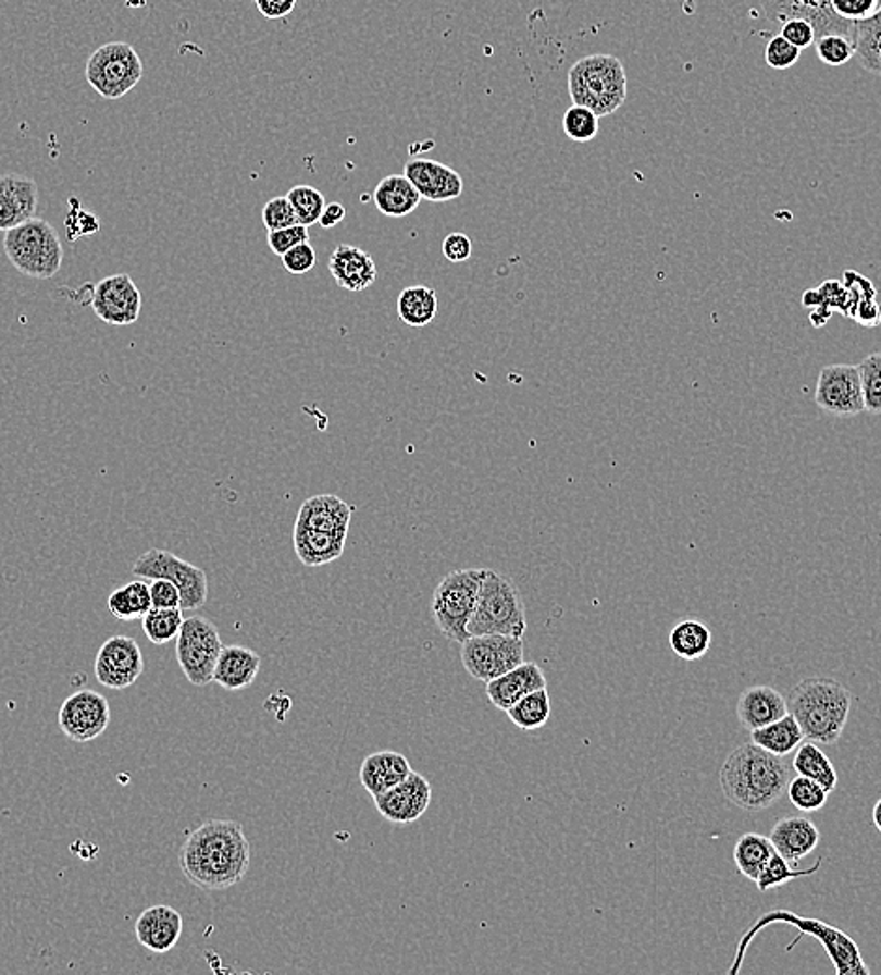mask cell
Segmentation results:
<instances>
[{
  "instance_id": "obj_7",
  "label": "cell",
  "mask_w": 881,
  "mask_h": 975,
  "mask_svg": "<svg viewBox=\"0 0 881 975\" xmlns=\"http://www.w3.org/2000/svg\"><path fill=\"white\" fill-rule=\"evenodd\" d=\"M4 251L15 271L28 279L49 280L61 271V237L44 218H30L4 233Z\"/></svg>"
},
{
  "instance_id": "obj_53",
  "label": "cell",
  "mask_w": 881,
  "mask_h": 975,
  "mask_svg": "<svg viewBox=\"0 0 881 975\" xmlns=\"http://www.w3.org/2000/svg\"><path fill=\"white\" fill-rule=\"evenodd\" d=\"M440 251L450 263H463L471 259L473 240L466 233H450L440 244Z\"/></svg>"
},
{
  "instance_id": "obj_1",
  "label": "cell",
  "mask_w": 881,
  "mask_h": 975,
  "mask_svg": "<svg viewBox=\"0 0 881 975\" xmlns=\"http://www.w3.org/2000/svg\"><path fill=\"white\" fill-rule=\"evenodd\" d=\"M250 860V840L233 819L204 822L186 837L178 852L186 880L203 891L237 886L248 873Z\"/></svg>"
},
{
  "instance_id": "obj_25",
  "label": "cell",
  "mask_w": 881,
  "mask_h": 975,
  "mask_svg": "<svg viewBox=\"0 0 881 975\" xmlns=\"http://www.w3.org/2000/svg\"><path fill=\"white\" fill-rule=\"evenodd\" d=\"M352 507L333 494L313 495L299 508L297 526L318 529L333 535L347 536L351 523Z\"/></svg>"
},
{
  "instance_id": "obj_33",
  "label": "cell",
  "mask_w": 881,
  "mask_h": 975,
  "mask_svg": "<svg viewBox=\"0 0 881 975\" xmlns=\"http://www.w3.org/2000/svg\"><path fill=\"white\" fill-rule=\"evenodd\" d=\"M792 769L797 775L816 780L829 793L834 792L839 786V775H836L833 762L828 758L826 752L820 751V746L816 745L814 741H803L795 749Z\"/></svg>"
},
{
  "instance_id": "obj_39",
  "label": "cell",
  "mask_w": 881,
  "mask_h": 975,
  "mask_svg": "<svg viewBox=\"0 0 881 975\" xmlns=\"http://www.w3.org/2000/svg\"><path fill=\"white\" fill-rule=\"evenodd\" d=\"M183 624V608H150L141 617L142 632L154 645H165L176 640Z\"/></svg>"
},
{
  "instance_id": "obj_44",
  "label": "cell",
  "mask_w": 881,
  "mask_h": 975,
  "mask_svg": "<svg viewBox=\"0 0 881 975\" xmlns=\"http://www.w3.org/2000/svg\"><path fill=\"white\" fill-rule=\"evenodd\" d=\"M600 116L595 115L591 109L572 103L563 116V129L570 141L590 143L598 136Z\"/></svg>"
},
{
  "instance_id": "obj_36",
  "label": "cell",
  "mask_w": 881,
  "mask_h": 975,
  "mask_svg": "<svg viewBox=\"0 0 881 975\" xmlns=\"http://www.w3.org/2000/svg\"><path fill=\"white\" fill-rule=\"evenodd\" d=\"M773 853V842L769 840V837L759 834H745L741 835L737 844L733 848V861H735L741 876L756 881Z\"/></svg>"
},
{
  "instance_id": "obj_51",
  "label": "cell",
  "mask_w": 881,
  "mask_h": 975,
  "mask_svg": "<svg viewBox=\"0 0 881 975\" xmlns=\"http://www.w3.org/2000/svg\"><path fill=\"white\" fill-rule=\"evenodd\" d=\"M780 36H784L790 44H793L795 48H799L801 51L810 48V46H814V41H816L814 27L805 20H790L786 23H782Z\"/></svg>"
},
{
  "instance_id": "obj_20",
  "label": "cell",
  "mask_w": 881,
  "mask_h": 975,
  "mask_svg": "<svg viewBox=\"0 0 881 975\" xmlns=\"http://www.w3.org/2000/svg\"><path fill=\"white\" fill-rule=\"evenodd\" d=\"M38 201V184L30 176L17 173L0 175V231L7 233L35 218Z\"/></svg>"
},
{
  "instance_id": "obj_14",
  "label": "cell",
  "mask_w": 881,
  "mask_h": 975,
  "mask_svg": "<svg viewBox=\"0 0 881 975\" xmlns=\"http://www.w3.org/2000/svg\"><path fill=\"white\" fill-rule=\"evenodd\" d=\"M111 723V707L100 692L77 691L62 702L59 728L74 743H88L100 738Z\"/></svg>"
},
{
  "instance_id": "obj_46",
  "label": "cell",
  "mask_w": 881,
  "mask_h": 975,
  "mask_svg": "<svg viewBox=\"0 0 881 975\" xmlns=\"http://www.w3.org/2000/svg\"><path fill=\"white\" fill-rule=\"evenodd\" d=\"M261 218H263V225L266 227V231L285 230V227L299 224L297 214H295L289 199L285 196L272 197L271 201L264 205Z\"/></svg>"
},
{
  "instance_id": "obj_35",
  "label": "cell",
  "mask_w": 881,
  "mask_h": 975,
  "mask_svg": "<svg viewBox=\"0 0 881 975\" xmlns=\"http://www.w3.org/2000/svg\"><path fill=\"white\" fill-rule=\"evenodd\" d=\"M712 634L698 619H685L670 630V647L683 661H699L711 647Z\"/></svg>"
},
{
  "instance_id": "obj_11",
  "label": "cell",
  "mask_w": 881,
  "mask_h": 975,
  "mask_svg": "<svg viewBox=\"0 0 881 975\" xmlns=\"http://www.w3.org/2000/svg\"><path fill=\"white\" fill-rule=\"evenodd\" d=\"M222 650L224 644L216 625L201 616L184 619L176 637V663L191 684L207 687L212 683Z\"/></svg>"
},
{
  "instance_id": "obj_10",
  "label": "cell",
  "mask_w": 881,
  "mask_h": 975,
  "mask_svg": "<svg viewBox=\"0 0 881 975\" xmlns=\"http://www.w3.org/2000/svg\"><path fill=\"white\" fill-rule=\"evenodd\" d=\"M132 575L141 580H170L181 591V608H203L209 598V578L203 569L184 561L167 550L150 548L132 565Z\"/></svg>"
},
{
  "instance_id": "obj_30",
  "label": "cell",
  "mask_w": 881,
  "mask_h": 975,
  "mask_svg": "<svg viewBox=\"0 0 881 975\" xmlns=\"http://www.w3.org/2000/svg\"><path fill=\"white\" fill-rule=\"evenodd\" d=\"M422 197L404 173L388 175L373 190V203L381 214L390 218L409 217L421 205Z\"/></svg>"
},
{
  "instance_id": "obj_3",
  "label": "cell",
  "mask_w": 881,
  "mask_h": 975,
  "mask_svg": "<svg viewBox=\"0 0 881 975\" xmlns=\"http://www.w3.org/2000/svg\"><path fill=\"white\" fill-rule=\"evenodd\" d=\"M849 709L852 694L836 679H803L787 700V712L799 723L805 738L821 745H834L842 738Z\"/></svg>"
},
{
  "instance_id": "obj_29",
  "label": "cell",
  "mask_w": 881,
  "mask_h": 975,
  "mask_svg": "<svg viewBox=\"0 0 881 975\" xmlns=\"http://www.w3.org/2000/svg\"><path fill=\"white\" fill-rule=\"evenodd\" d=\"M347 536L333 535L318 529L305 528L295 523L293 546L299 561L306 567H323L336 561L346 550Z\"/></svg>"
},
{
  "instance_id": "obj_55",
  "label": "cell",
  "mask_w": 881,
  "mask_h": 975,
  "mask_svg": "<svg viewBox=\"0 0 881 975\" xmlns=\"http://www.w3.org/2000/svg\"><path fill=\"white\" fill-rule=\"evenodd\" d=\"M264 20H284L291 14L297 0H253Z\"/></svg>"
},
{
  "instance_id": "obj_15",
  "label": "cell",
  "mask_w": 881,
  "mask_h": 975,
  "mask_svg": "<svg viewBox=\"0 0 881 975\" xmlns=\"http://www.w3.org/2000/svg\"><path fill=\"white\" fill-rule=\"evenodd\" d=\"M142 670L145 658L134 638L111 637L96 655V681L111 691L128 689L141 678Z\"/></svg>"
},
{
  "instance_id": "obj_17",
  "label": "cell",
  "mask_w": 881,
  "mask_h": 975,
  "mask_svg": "<svg viewBox=\"0 0 881 975\" xmlns=\"http://www.w3.org/2000/svg\"><path fill=\"white\" fill-rule=\"evenodd\" d=\"M759 7L771 23L805 20L812 25L816 38L842 35L854 40L855 23L834 14L831 0H759Z\"/></svg>"
},
{
  "instance_id": "obj_6",
  "label": "cell",
  "mask_w": 881,
  "mask_h": 975,
  "mask_svg": "<svg viewBox=\"0 0 881 975\" xmlns=\"http://www.w3.org/2000/svg\"><path fill=\"white\" fill-rule=\"evenodd\" d=\"M468 630L469 637L507 634L523 638L528 630L525 603L510 578L488 569Z\"/></svg>"
},
{
  "instance_id": "obj_43",
  "label": "cell",
  "mask_w": 881,
  "mask_h": 975,
  "mask_svg": "<svg viewBox=\"0 0 881 975\" xmlns=\"http://www.w3.org/2000/svg\"><path fill=\"white\" fill-rule=\"evenodd\" d=\"M865 411L881 415V351L868 355L859 365Z\"/></svg>"
},
{
  "instance_id": "obj_22",
  "label": "cell",
  "mask_w": 881,
  "mask_h": 975,
  "mask_svg": "<svg viewBox=\"0 0 881 975\" xmlns=\"http://www.w3.org/2000/svg\"><path fill=\"white\" fill-rule=\"evenodd\" d=\"M538 689H548V681L543 668L535 663H525L516 666L512 670L502 674L499 678L486 683V696L497 709L507 712L516 702Z\"/></svg>"
},
{
  "instance_id": "obj_34",
  "label": "cell",
  "mask_w": 881,
  "mask_h": 975,
  "mask_svg": "<svg viewBox=\"0 0 881 975\" xmlns=\"http://www.w3.org/2000/svg\"><path fill=\"white\" fill-rule=\"evenodd\" d=\"M150 608L152 603H150L149 582L141 578L113 591L108 598V609L119 621L141 619Z\"/></svg>"
},
{
  "instance_id": "obj_27",
  "label": "cell",
  "mask_w": 881,
  "mask_h": 975,
  "mask_svg": "<svg viewBox=\"0 0 881 975\" xmlns=\"http://www.w3.org/2000/svg\"><path fill=\"white\" fill-rule=\"evenodd\" d=\"M411 764L409 760L394 751L373 752L364 758L360 766V785L372 798L387 792L393 786L400 785L409 777Z\"/></svg>"
},
{
  "instance_id": "obj_40",
  "label": "cell",
  "mask_w": 881,
  "mask_h": 975,
  "mask_svg": "<svg viewBox=\"0 0 881 975\" xmlns=\"http://www.w3.org/2000/svg\"><path fill=\"white\" fill-rule=\"evenodd\" d=\"M821 863H823V860L820 857V860L816 861L812 867L807 868V871H793L792 863H787V861L774 850L771 860L767 861L766 867L759 873L756 886H758L761 893H766L769 889L780 888V886H784V884L795 880V878L812 876V874L820 871Z\"/></svg>"
},
{
  "instance_id": "obj_23",
  "label": "cell",
  "mask_w": 881,
  "mask_h": 975,
  "mask_svg": "<svg viewBox=\"0 0 881 975\" xmlns=\"http://www.w3.org/2000/svg\"><path fill=\"white\" fill-rule=\"evenodd\" d=\"M767 837L773 842L774 850L792 865H797L808 857L821 840L818 826L805 816L780 818Z\"/></svg>"
},
{
  "instance_id": "obj_38",
  "label": "cell",
  "mask_w": 881,
  "mask_h": 975,
  "mask_svg": "<svg viewBox=\"0 0 881 975\" xmlns=\"http://www.w3.org/2000/svg\"><path fill=\"white\" fill-rule=\"evenodd\" d=\"M512 725L520 730L533 731L548 725L551 715V702H549L548 689H538L516 702L507 709Z\"/></svg>"
},
{
  "instance_id": "obj_8",
  "label": "cell",
  "mask_w": 881,
  "mask_h": 975,
  "mask_svg": "<svg viewBox=\"0 0 881 975\" xmlns=\"http://www.w3.org/2000/svg\"><path fill=\"white\" fill-rule=\"evenodd\" d=\"M486 572L488 569L452 570L435 588L432 598L435 627L456 644H463L469 638V621L475 614Z\"/></svg>"
},
{
  "instance_id": "obj_56",
  "label": "cell",
  "mask_w": 881,
  "mask_h": 975,
  "mask_svg": "<svg viewBox=\"0 0 881 975\" xmlns=\"http://www.w3.org/2000/svg\"><path fill=\"white\" fill-rule=\"evenodd\" d=\"M347 210L346 207L342 203H328L325 205V210H323V214L319 218V225L323 227V230H333L336 225L342 224L344 220H346Z\"/></svg>"
},
{
  "instance_id": "obj_9",
  "label": "cell",
  "mask_w": 881,
  "mask_h": 975,
  "mask_svg": "<svg viewBox=\"0 0 881 975\" xmlns=\"http://www.w3.org/2000/svg\"><path fill=\"white\" fill-rule=\"evenodd\" d=\"M85 75L102 98L119 100L141 82V57L126 41H109L88 57Z\"/></svg>"
},
{
  "instance_id": "obj_45",
  "label": "cell",
  "mask_w": 881,
  "mask_h": 975,
  "mask_svg": "<svg viewBox=\"0 0 881 975\" xmlns=\"http://www.w3.org/2000/svg\"><path fill=\"white\" fill-rule=\"evenodd\" d=\"M816 54L828 66H844L855 57L854 40L842 35H826L816 38Z\"/></svg>"
},
{
  "instance_id": "obj_12",
  "label": "cell",
  "mask_w": 881,
  "mask_h": 975,
  "mask_svg": "<svg viewBox=\"0 0 881 975\" xmlns=\"http://www.w3.org/2000/svg\"><path fill=\"white\" fill-rule=\"evenodd\" d=\"M461 645V664L471 678L486 684L525 661L522 638L507 634L469 637Z\"/></svg>"
},
{
  "instance_id": "obj_16",
  "label": "cell",
  "mask_w": 881,
  "mask_h": 975,
  "mask_svg": "<svg viewBox=\"0 0 881 975\" xmlns=\"http://www.w3.org/2000/svg\"><path fill=\"white\" fill-rule=\"evenodd\" d=\"M90 306L96 318L113 326L134 325L141 316L142 297L129 274H113L95 285Z\"/></svg>"
},
{
  "instance_id": "obj_48",
  "label": "cell",
  "mask_w": 881,
  "mask_h": 975,
  "mask_svg": "<svg viewBox=\"0 0 881 975\" xmlns=\"http://www.w3.org/2000/svg\"><path fill=\"white\" fill-rule=\"evenodd\" d=\"M831 8L841 20L859 23L880 12L881 0H831Z\"/></svg>"
},
{
  "instance_id": "obj_19",
  "label": "cell",
  "mask_w": 881,
  "mask_h": 975,
  "mask_svg": "<svg viewBox=\"0 0 881 975\" xmlns=\"http://www.w3.org/2000/svg\"><path fill=\"white\" fill-rule=\"evenodd\" d=\"M404 175L411 181L422 199L432 203L452 201L463 192V178L458 171L427 158L409 160L404 168Z\"/></svg>"
},
{
  "instance_id": "obj_26",
  "label": "cell",
  "mask_w": 881,
  "mask_h": 975,
  "mask_svg": "<svg viewBox=\"0 0 881 975\" xmlns=\"http://www.w3.org/2000/svg\"><path fill=\"white\" fill-rule=\"evenodd\" d=\"M787 700L773 687L756 684L741 692L737 702V717L745 730L754 731L761 726L771 725L774 720L787 715Z\"/></svg>"
},
{
  "instance_id": "obj_42",
  "label": "cell",
  "mask_w": 881,
  "mask_h": 975,
  "mask_svg": "<svg viewBox=\"0 0 881 975\" xmlns=\"http://www.w3.org/2000/svg\"><path fill=\"white\" fill-rule=\"evenodd\" d=\"M289 199L299 224L310 227V225L319 224V218L325 210V196L308 184H299L285 194Z\"/></svg>"
},
{
  "instance_id": "obj_28",
  "label": "cell",
  "mask_w": 881,
  "mask_h": 975,
  "mask_svg": "<svg viewBox=\"0 0 881 975\" xmlns=\"http://www.w3.org/2000/svg\"><path fill=\"white\" fill-rule=\"evenodd\" d=\"M261 670V657L245 645H224L214 670V683L225 691H243L250 687Z\"/></svg>"
},
{
  "instance_id": "obj_37",
  "label": "cell",
  "mask_w": 881,
  "mask_h": 975,
  "mask_svg": "<svg viewBox=\"0 0 881 975\" xmlns=\"http://www.w3.org/2000/svg\"><path fill=\"white\" fill-rule=\"evenodd\" d=\"M854 48L859 66L881 77V8L874 17L855 23Z\"/></svg>"
},
{
  "instance_id": "obj_49",
  "label": "cell",
  "mask_w": 881,
  "mask_h": 975,
  "mask_svg": "<svg viewBox=\"0 0 881 975\" xmlns=\"http://www.w3.org/2000/svg\"><path fill=\"white\" fill-rule=\"evenodd\" d=\"M308 240H310V227L302 224H295L285 230L269 231V237H266L269 248L280 258L284 256L285 251L291 250L299 244L308 243Z\"/></svg>"
},
{
  "instance_id": "obj_24",
  "label": "cell",
  "mask_w": 881,
  "mask_h": 975,
  "mask_svg": "<svg viewBox=\"0 0 881 975\" xmlns=\"http://www.w3.org/2000/svg\"><path fill=\"white\" fill-rule=\"evenodd\" d=\"M334 282L351 293L367 292L377 280V264L367 250L351 244H339L328 259Z\"/></svg>"
},
{
  "instance_id": "obj_18",
  "label": "cell",
  "mask_w": 881,
  "mask_h": 975,
  "mask_svg": "<svg viewBox=\"0 0 881 975\" xmlns=\"http://www.w3.org/2000/svg\"><path fill=\"white\" fill-rule=\"evenodd\" d=\"M373 801L383 818L396 826H409L426 814L432 803V786L421 773L411 772L400 785L375 795Z\"/></svg>"
},
{
  "instance_id": "obj_52",
  "label": "cell",
  "mask_w": 881,
  "mask_h": 975,
  "mask_svg": "<svg viewBox=\"0 0 881 975\" xmlns=\"http://www.w3.org/2000/svg\"><path fill=\"white\" fill-rule=\"evenodd\" d=\"M152 608H181V591L170 580H150Z\"/></svg>"
},
{
  "instance_id": "obj_41",
  "label": "cell",
  "mask_w": 881,
  "mask_h": 975,
  "mask_svg": "<svg viewBox=\"0 0 881 975\" xmlns=\"http://www.w3.org/2000/svg\"><path fill=\"white\" fill-rule=\"evenodd\" d=\"M786 795L790 803L803 813H818L828 803L829 792L816 780L797 775L787 782Z\"/></svg>"
},
{
  "instance_id": "obj_5",
  "label": "cell",
  "mask_w": 881,
  "mask_h": 975,
  "mask_svg": "<svg viewBox=\"0 0 881 975\" xmlns=\"http://www.w3.org/2000/svg\"><path fill=\"white\" fill-rule=\"evenodd\" d=\"M626 72L613 54L583 57L569 70L572 103L591 109L595 115H613L626 100Z\"/></svg>"
},
{
  "instance_id": "obj_50",
  "label": "cell",
  "mask_w": 881,
  "mask_h": 975,
  "mask_svg": "<svg viewBox=\"0 0 881 975\" xmlns=\"http://www.w3.org/2000/svg\"><path fill=\"white\" fill-rule=\"evenodd\" d=\"M282 263L289 274H306V272L312 271L318 263V254L313 250L312 244L302 243L291 250L285 251L282 256Z\"/></svg>"
},
{
  "instance_id": "obj_31",
  "label": "cell",
  "mask_w": 881,
  "mask_h": 975,
  "mask_svg": "<svg viewBox=\"0 0 881 975\" xmlns=\"http://www.w3.org/2000/svg\"><path fill=\"white\" fill-rule=\"evenodd\" d=\"M396 310L407 326L430 325L439 310L437 292L427 285H409L396 298Z\"/></svg>"
},
{
  "instance_id": "obj_2",
  "label": "cell",
  "mask_w": 881,
  "mask_h": 975,
  "mask_svg": "<svg viewBox=\"0 0 881 975\" xmlns=\"http://www.w3.org/2000/svg\"><path fill=\"white\" fill-rule=\"evenodd\" d=\"M792 766L782 756L743 743L720 767V788L725 800L743 811L759 813L782 800Z\"/></svg>"
},
{
  "instance_id": "obj_54",
  "label": "cell",
  "mask_w": 881,
  "mask_h": 975,
  "mask_svg": "<svg viewBox=\"0 0 881 975\" xmlns=\"http://www.w3.org/2000/svg\"><path fill=\"white\" fill-rule=\"evenodd\" d=\"M69 220H72V224L66 227V231H72L69 237L70 240H75V238L85 237V235H92L98 231V218L95 214H90V212H85V210H72L69 214ZM69 220H66V224H70Z\"/></svg>"
},
{
  "instance_id": "obj_13",
  "label": "cell",
  "mask_w": 881,
  "mask_h": 975,
  "mask_svg": "<svg viewBox=\"0 0 881 975\" xmlns=\"http://www.w3.org/2000/svg\"><path fill=\"white\" fill-rule=\"evenodd\" d=\"M814 402L821 411L849 419L865 411L859 365L826 366L818 378Z\"/></svg>"
},
{
  "instance_id": "obj_47",
  "label": "cell",
  "mask_w": 881,
  "mask_h": 975,
  "mask_svg": "<svg viewBox=\"0 0 881 975\" xmlns=\"http://www.w3.org/2000/svg\"><path fill=\"white\" fill-rule=\"evenodd\" d=\"M801 57V49L795 48L793 44L784 38V36H774L769 40L766 48V62L769 69L787 70L797 64Z\"/></svg>"
},
{
  "instance_id": "obj_57",
  "label": "cell",
  "mask_w": 881,
  "mask_h": 975,
  "mask_svg": "<svg viewBox=\"0 0 881 975\" xmlns=\"http://www.w3.org/2000/svg\"><path fill=\"white\" fill-rule=\"evenodd\" d=\"M872 819H874L876 829L881 834V800L876 801L874 811H872Z\"/></svg>"
},
{
  "instance_id": "obj_32",
  "label": "cell",
  "mask_w": 881,
  "mask_h": 975,
  "mask_svg": "<svg viewBox=\"0 0 881 975\" xmlns=\"http://www.w3.org/2000/svg\"><path fill=\"white\" fill-rule=\"evenodd\" d=\"M753 733V743L764 751L771 752L774 756H787L805 741V731L795 720L792 713L774 720L771 725L761 726Z\"/></svg>"
},
{
  "instance_id": "obj_21",
  "label": "cell",
  "mask_w": 881,
  "mask_h": 975,
  "mask_svg": "<svg viewBox=\"0 0 881 975\" xmlns=\"http://www.w3.org/2000/svg\"><path fill=\"white\" fill-rule=\"evenodd\" d=\"M136 938L150 953H167L183 936V915L167 904L150 906L137 917Z\"/></svg>"
},
{
  "instance_id": "obj_4",
  "label": "cell",
  "mask_w": 881,
  "mask_h": 975,
  "mask_svg": "<svg viewBox=\"0 0 881 975\" xmlns=\"http://www.w3.org/2000/svg\"><path fill=\"white\" fill-rule=\"evenodd\" d=\"M777 923H784V925L799 928V936L787 946L786 951H792L799 943L803 936H814L816 940H820L821 946L826 949V953L833 962L836 975H870V968L865 964V959H863L859 946L855 943L854 938H849L844 930L833 927L829 923L816 920V917L793 914L790 910H771V912H767V914L759 917L758 922L754 923L753 927L746 930L745 935L741 936L737 951H735V957H733L732 968L728 970V974H740L741 966L745 962L748 946L753 943L756 935H758L759 930H764L769 925H777Z\"/></svg>"
}]
</instances>
